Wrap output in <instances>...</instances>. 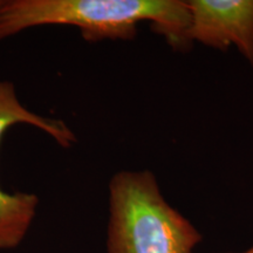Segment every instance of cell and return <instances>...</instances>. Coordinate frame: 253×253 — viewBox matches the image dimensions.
Returning a JSON list of instances; mask_svg holds the SVG:
<instances>
[{
  "mask_svg": "<svg viewBox=\"0 0 253 253\" xmlns=\"http://www.w3.org/2000/svg\"><path fill=\"white\" fill-rule=\"evenodd\" d=\"M194 45L227 52L236 47L253 66V0H186Z\"/></svg>",
  "mask_w": 253,
  "mask_h": 253,
  "instance_id": "4",
  "label": "cell"
},
{
  "mask_svg": "<svg viewBox=\"0 0 253 253\" xmlns=\"http://www.w3.org/2000/svg\"><path fill=\"white\" fill-rule=\"evenodd\" d=\"M147 21L176 52H189L186 0H2L0 41L32 27L65 25L87 42L132 40Z\"/></svg>",
  "mask_w": 253,
  "mask_h": 253,
  "instance_id": "1",
  "label": "cell"
},
{
  "mask_svg": "<svg viewBox=\"0 0 253 253\" xmlns=\"http://www.w3.org/2000/svg\"><path fill=\"white\" fill-rule=\"evenodd\" d=\"M1 2H2V0H0V5H1Z\"/></svg>",
  "mask_w": 253,
  "mask_h": 253,
  "instance_id": "6",
  "label": "cell"
},
{
  "mask_svg": "<svg viewBox=\"0 0 253 253\" xmlns=\"http://www.w3.org/2000/svg\"><path fill=\"white\" fill-rule=\"evenodd\" d=\"M108 253H194L203 236L164 197L149 170H122L108 184Z\"/></svg>",
  "mask_w": 253,
  "mask_h": 253,
  "instance_id": "2",
  "label": "cell"
},
{
  "mask_svg": "<svg viewBox=\"0 0 253 253\" xmlns=\"http://www.w3.org/2000/svg\"><path fill=\"white\" fill-rule=\"evenodd\" d=\"M20 123L46 132L62 148H71L77 142V136L67 123L33 113L20 102L13 82L0 80V143L8 129ZM38 207L39 197L36 194L6 192L0 189V250H14L24 242Z\"/></svg>",
  "mask_w": 253,
  "mask_h": 253,
  "instance_id": "3",
  "label": "cell"
},
{
  "mask_svg": "<svg viewBox=\"0 0 253 253\" xmlns=\"http://www.w3.org/2000/svg\"><path fill=\"white\" fill-rule=\"evenodd\" d=\"M219 253H253V245L251 248L246 249L245 251H242V252H219Z\"/></svg>",
  "mask_w": 253,
  "mask_h": 253,
  "instance_id": "5",
  "label": "cell"
}]
</instances>
